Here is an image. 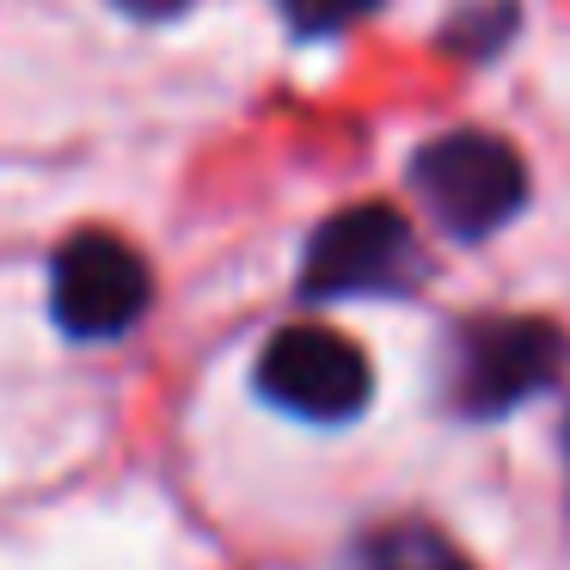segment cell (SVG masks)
Wrapping results in <instances>:
<instances>
[{
  "instance_id": "cell-1",
  "label": "cell",
  "mask_w": 570,
  "mask_h": 570,
  "mask_svg": "<svg viewBox=\"0 0 570 570\" xmlns=\"http://www.w3.org/2000/svg\"><path fill=\"white\" fill-rule=\"evenodd\" d=\"M411 185L454 239H491L528 203V166L503 136L454 129V136H435L430 148H417Z\"/></svg>"
},
{
  "instance_id": "cell-2",
  "label": "cell",
  "mask_w": 570,
  "mask_h": 570,
  "mask_svg": "<svg viewBox=\"0 0 570 570\" xmlns=\"http://www.w3.org/2000/svg\"><path fill=\"white\" fill-rule=\"evenodd\" d=\"M258 393L307 423H350L374 393L368 356L332 325H283L258 356Z\"/></svg>"
},
{
  "instance_id": "cell-3",
  "label": "cell",
  "mask_w": 570,
  "mask_h": 570,
  "mask_svg": "<svg viewBox=\"0 0 570 570\" xmlns=\"http://www.w3.org/2000/svg\"><path fill=\"white\" fill-rule=\"evenodd\" d=\"M154 276L117 234H75L50 264V313L68 337H117L148 313Z\"/></svg>"
},
{
  "instance_id": "cell-4",
  "label": "cell",
  "mask_w": 570,
  "mask_h": 570,
  "mask_svg": "<svg viewBox=\"0 0 570 570\" xmlns=\"http://www.w3.org/2000/svg\"><path fill=\"white\" fill-rule=\"evenodd\" d=\"M564 368V332L552 320H479L460 337L454 362V405L460 417H503L528 405L533 393L558 381Z\"/></svg>"
},
{
  "instance_id": "cell-5",
  "label": "cell",
  "mask_w": 570,
  "mask_h": 570,
  "mask_svg": "<svg viewBox=\"0 0 570 570\" xmlns=\"http://www.w3.org/2000/svg\"><path fill=\"white\" fill-rule=\"evenodd\" d=\"M411 227L386 203H356L337 209L313 234L301 258V295L307 301H344V295H386L411 283Z\"/></svg>"
},
{
  "instance_id": "cell-6",
  "label": "cell",
  "mask_w": 570,
  "mask_h": 570,
  "mask_svg": "<svg viewBox=\"0 0 570 570\" xmlns=\"http://www.w3.org/2000/svg\"><path fill=\"white\" fill-rule=\"evenodd\" d=\"M350 570H472L460 558L454 540H442L423 521H393V528H374L356 540L350 552Z\"/></svg>"
},
{
  "instance_id": "cell-7",
  "label": "cell",
  "mask_w": 570,
  "mask_h": 570,
  "mask_svg": "<svg viewBox=\"0 0 570 570\" xmlns=\"http://www.w3.org/2000/svg\"><path fill=\"white\" fill-rule=\"evenodd\" d=\"M283 7L301 38H332V31L356 26L362 13H374V0H283Z\"/></svg>"
},
{
  "instance_id": "cell-8",
  "label": "cell",
  "mask_w": 570,
  "mask_h": 570,
  "mask_svg": "<svg viewBox=\"0 0 570 570\" xmlns=\"http://www.w3.org/2000/svg\"><path fill=\"white\" fill-rule=\"evenodd\" d=\"M129 19H173V13H185L190 0H117Z\"/></svg>"
},
{
  "instance_id": "cell-9",
  "label": "cell",
  "mask_w": 570,
  "mask_h": 570,
  "mask_svg": "<svg viewBox=\"0 0 570 570\" xmlns=\"http://www.w3.org/2000/svg\"><path fill=\"white\" fill-rule=\"evenodd\" d=\"M564 460H570V423H564Z\"/></svg>"
}]
</instances>
